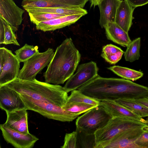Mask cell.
I'll return each instance as SVG.
<instances>
[{
  "instance_id": "1",
  "label": "cell",
  "mask_w": 148,
  "mask_h": 148,
  "mask_svg": "<svg viewBox=\"0 0 148 148\" xmlns=\"http://www.w3.org/2000/svg\"><path fill=\"white\" fill-rule=\"evenodd\" d=\"M77 89L101 101L136 99L148 96V87L146 86L128 79L103 77L99 75Z\"/></svg>"
},
{
  "instance_id": "2",
  "label": "cell",
  "mask_w": 148,
  "mask_h": 148,
  "mask_svg": "<svg viewBox=\"0 0 148 148\" xmlns=\"http://www.w3.org/2000/svg\"><path fill=\"white\" fill-rule=\"evenodd\" d=\"M81 56L71 38H66L57 47L43 74L45 82L55 85L63 84L74 74Z\"/></svg>"
},
{
  "instance_id": "3",
  "label": "cell",
  "mask_w": 148,
  "mask_h": 148,
  "mask_svg": "<svg viewBox=\"0 0 148 148\" xmlns=\"http://www.w3.org/2000/svg\"><path fill=\"white\" fill-rule=\"evenodd\" d=\"M7 85L20 94L33 99L48 101L61 107L69 96L63 87L40 81L36 78L24 80L17 78Z\"/></svg>"
},
{
  "instance_id": "4",
  "label": "cell",
  "mask_w": 148,
  "mask_h": 148,
  "mask_svg": "<svg viewBox=\"0 0 148 148\" xmlns=\"http://www.w3.org/2000/svg\"><path fill=\"white\" fill-rule=\"evenodd\" d=\"M145 125L136 120L121 117L112 118L103 127L95 133L96 145L95 148L101 146L118 134L126 131L142 128Z\"/></svg>"
},
{
  "instance_id": "5",
  "label": "cell",
  "mask_w": 148,
  "mask_h": 148,
  "mask_svg": "<svg viewBox=\"0 0 148 148\" xmlns=\"http://www.w3.org/2000/svg\"><path fill=\"white\" fill-rule=\"evenodd\" d=\"M20 94L27 110L37 112L47 118L62 122H71L80 115L64 110L62 107L48 101L32 99L25 95Z\"/></svg>"
},
{
  "instance_id": "6",
  "label": "cell",
  "mask_w": 148,
  "mask_h": 148,
  "mask_svg": "<svg viewBox=\"0 0 148 148\" xmlns=\"http://www.w3.org/2000/svg\"><path fill=\"white\" fill-rule=\"evenodd\" d=\"M101 105L97 106L78 116L76 120V127L90 134H94L104 126L112 118Z\"/></svg>"
},
{
  "instance_id": "7",
  "label": "cell",
  "mask_w": 148,
  "mask_h": 148,
  "mask_svg": "<svg viewBox=\"0 0 148 148\" xmlns=\"http://www.w3.org/2000/svg\"><path fill=\"white\" fill-rule=\"evenodd\" d=\"M54 53V50L50 48L44 52H38L23 62V66L20 70L17 78L24 80L35 79L36 75L48 66Z\"/></svg>"
},
{
  "instance_id": "8",
  "label": "cell",
  "mask_w": 148,
  "mask_h": 148,
  "mask_svg": "<svg viewBox=\"0 0 148 148\" xmlns=\"http://www.w3.org/2000/svg\"><path fill=\"white\" fill-rule=\"evenodd\" d=\"M20 62L12 51L4 47L0 48V86L18 78Z\"/></svg>"
},
{
  "instance_id": "9",
  "label": "cell",
  "mask_w": 148,
  "mask_h": 148,
  "mask_svg": "<svg viewBox=\"0 0 148 148\" xmlns=\"http://www.w3.org/2000/svg\"><path fill=\"white\" fill-rule=\"evenodd\" d=\"M98 70L94 62L81 64L78 66L75 73L67 81L63 87L68 93L77 89L99 75Z\"/></svg>"
},
{
  "instance_id": "10",
  "label": "cell",
  "mask_w": 148,
  "mask_h": 148,
  "mask_svg": "<svg viewBox=\"0 0 148 148\" xmlns=\"http://www.w3.org/2000/svg\"><path fill=\"white\" fill-rule=\"evenodd\" d=\"M0 128L4 139L16 148H31L39 139L30 133L24 134L12 129L4 124Z\"/></svg>"
},
{
  "instance_id": "11",
  "label": "cell",
  "mask_w": 148,
  "mask_h": 148,
  "mask_svg": "<svg viewBox=\"0 0 148 148\" xmlns=\"http://www.w3.org/2000/svg\"><path fill=\"white\" fill-rule=\"evenodd\" d=\"M24 12L13 0H0V18L10 26L14 32L21 25Z\"/></svg>"
},
{
  "instance_id": "12",
  "label": "cell",
  "mask_w": 148,
  "mask_h": 148,
  "mask_svg": "<svg viewBox=\"0 0 148 148\" xmlns=\"http://www.w3.org/2000/svg\"><path fill=\"white\" fill-rule=\"evenodd\" d=\"M0 107L5 112L26 109L20 94L7 85L0 86Z\"/></svg>"
},
{
  "instance_id": "13",
  "label": "cell",
  "mask_w": 148,
  "mask_h": 148,
  "mask_svg": "<svg viewBox=\"0 0 148 148\" xmlns=\"http://www.w3.org/2000/svg\"><path fill=\"white\" fill-rule=\"evenodd\" d=\"M142 128L122 132L102 145L100 148H138L135 141L143 132Z\"/></svg>"
},
{
  "instance_id": "14",
  "label": "cell",
  "mask_w": 148,
  "mask_h": 148,
  "mask_svg": "<svg viewBox=\"0 0 148 148\" xmlns=\"http://www.w3.org/2000/svg\"><path fill=\"white\" fill-rule=\"evenodd\" d=\"M89 0H23L21 5L25 10L34 8H83Z\"/></svg>"
},
{
  "instance_id": "15",
  "label": "cell",
  "mask_w": 148,
  "mask_h": 148,
  "mask_svg": "<svg viewBox=\"0 0 148 148\" xmlns=\"http://www.w3.org/2000/svg\"><path fill=\"white\" fill-rule=\"evenodd\" d=\"M101 104L109 114L113 117H121L133 119L144 124L145 120L115 101L104 100Z\"/></svg>"
},
{
  "instance_id": "16",
  "label": "cell",
  "mask_w": 148,
  "mask_h": 148,
  "mask_svg": "<svg viewBox=\"0 0 148 148\" xmlns=\"http://www.w3.org/2000/svg\"><path fill=\"white\" fill-rule=\"evenodd\" d=\"M27 110L25 108L11 112H6L7 119L4 124L24 134L29 133Z\"/></svg>"
},
{
  "instance_id": "17",
  "label": "cell",
  "mask_w": 148,
  "mask_h": 148,
  "mask_svg": "<svg viewBox=\"0 0 148 148\" xmlns=\"http://www.w3.org/2000/svg\"><path fill=\"white\" fill-rule=\"evenodd\" d=\"M84 15L83 14L65 15L40 23L36 25V28L44 32L54 31L75 23Z\"/></svg>"
},
{
  "instance_id": "18",
  "label": "cell",
  "mask_w": 148,
  "mask_h": 148,
  "mask_svg": "<svg viewBox=\"0 0 148 148\" xmlns=\"http://www.w3.org/2000/svg\"><path fill=\"white\" fill-rule=\"evenodd\" d=\"M122 0H103L98 5L100 14L99 24L102 28L108 22L115 23L116 13Z\"/></svg>"
},
{
  "instance_id": "19",
  "label": "cell",
  "mask_w": 148,
  "mask_h": 148,
  "mask_svg": "<svg viewBox=\"0 0 148 148\" xmlns=\"http://www.w3.org/2000/svg\"><path fill=\"white\" fill-rule=\"evenodd\" d=\"M135 8L125 0H122L116 13L115 23L128 33L132 24L133 13Z\"/></svg>"
},
{
  "instance_id": "20",
  "label": "cell",
  "mask_w": 148,
  "mask_h": 148,
  "mask_svg": "<svg viewBox=\"0 0 148 148\" xmlns=\"http://www.w3.org/2000/svg\"><path fill=\"white\" fill-rule=\"evenodd\" d=\"M107 38L121 46L125 47L131 42L128 33L115 23L108 22L104 27Z\"/></svg>"
},
{
  "instance_id": "21",
  "label": "cell",
  "mask_w": 148,
  "mask_h": 148,
  "mask_svg": "<svg viewBox=\"0 0 148 148\" xmlns=\"http://www.w3.org/2000/svg\"><path fill=\"white\" fill-rule=\"evenodd\" d=\"M29 14L48 13L64 15L83 14L88 13L86 10L81 8H63L58 7L34 8L26 10Z\"/></svg>"
},
{
  "instance_id": "22",
  "label": "cell",
  "mask_w": 148,
  "mask_h": 148,
  "mask_svg": "<svg viewBox=\"0 0 148 148\" xmlns=\"http://www.w3.org/2000/svg\"><path fill=\"white\" fill-rule=\"evenodd\" d=\"M108 69L120 77L132 81L140 79L143 75L141 71L119 66H112L108 68Z\"/></svg>"
},
{
  "instance_id": "23",
  "label": "cell",
  "mask_w": 148,
  "mask_h": 148,
  "mask_svg": "<svg viewBox=\"0 0 148 148\" xmlns=\"http://www.w3.org/2000/svg\"><path fill=\"white\" fill-rule=\"evenodd\" d=\"M115 101L141 117H148V108L136 102L135 99H121Z\"/></svg>"
},
{
  "instance_id": "24",
  "label": "cell",
  "mask_w": 148,
  "mask_h": 148,
  "mask_svg": "<svg viewBox=\"0 0 148 148\" xmlns=\"http://www.w3.org/2000/svg\"><path fill=\"white\" fill-rule=\"evenodd\" d=\"M84 103L96 106L101 105V101L85 95L78 89L71 91L65 103Z\"/></svg>"
},
{
  "instance_id": "25",
  "label": "cell",
  "mask_w": 148,
  "mask_h": 148,
  "mask_svg": "<svg viewBox=\"0 0 148 148\" xmlns=\"http://www.w3.org/2000/svg\"><path fill=\"white\" fill-rule=\"evenodd\" d=\"M76 131L77 133V148H95L96 143L95 134H88L77 127Z\"/></svg>"
},
{
  "instance_id": "26",
  "label": "cell",
  "mask_w": 148,
  "mask_h": 148,
  "mask_svg": "<svg viewBox=\"0 0 148 148\" xmlns=\"http://www.w3.org/2000/svg\"><path fill=\"white\" fill-rule=\"evenodd\" d=\"M140 41V38H138L131 41L127 46L126 50L124 53L125 58L126 61L132 62L139 59Z\"/></svg>"
},
{
  "instance_id": "27",
  "label": "cell",
  "mask_w": 148,
  "mask_h": 148,
  "mask_svg": "<svg viewBox=\"0 0 148 148\" xmlns=\"http://www.w3.org/2000/svg\"><path fill=\"white\" fill-rule=\"evenodd\" d=\"M38 47L25 44L22 47L16 50L15 53L17 58L21 62H24L30 58L38 52Z\"/></svg>"
},
{
  "instance_id": "28",
  "label": "cell",
  "mask_w": 148,
  "mask_h": 148,
  "mask_svg": "<svg viewBox=\"0 0 148 148\" xmlns=\"http://www.w3.org/2000/svg\"><path fill=\"white\" fill-rule=\"evenodd\" d=\"M97 106L84 103H65L62 108L67 111L80 115Z\"/></svg>"
},
{
  "instance_id": "29",
  "label": "cell",
  "mask_w": 148,
  "mask_h": 148,
  "mask_svg": "<svg viewBox=\"0 0 148 148\" xmlns=\"http://www.w3.org/2000/svg\"><path fill=\"white\" fill-rule=\"evenodd\" d=\"M31 21L36 25L40 23L65 15L48 13L29 14Z\"/></svg>"
},
{
  "instance_id": "30",
  "label": "cell",
  "mask_w": 148,
  "mask_h": 148,
  "mask_svg": "<svg viewBox=\"0 0 148 148\" xmlns=\"http://www.w3.org/2000/svg\"><path fill=\"white\" fill-rule=\"evenodd\" d=\"M2 20L3 22L4 28L3 44L5 45L13 44L19 46L20 45L17 40L14 32L10 26Z\"/></svg>"
},
{
  "instance_id": "31",
  "label": "cell",
  "mask_w": 148,
  "mask_h": 148,
  "mask_svg": "<svg viewBox=\"0 0 148 148\" xmlns=\"http://www.w3.org/2000/svg\"><path fill=\"white\" fill-rule=\"evenodd\" d=\"M77 133L75 131L71 133H66L64 144L61 148H77Z\"/></svg>"
},
{
  "instance_id": "32",
  "label": "cell",
  "mask_w": 148,
  "mask_h": 148,
  "mask_svg": "<svg viewBox=\"0 0 148 148\" xmlns=\"http://www.w3.org/2000/svg\"><path fill=\"white\" fill-rule=\"evenodd\" d=\"M124 53L122 50L109 55H106L101 54V56L106 62L110 64H115L121 59Z\"/></svg>"
},
{
  "instance_id": "33",
  "label": "cell",
  "mask_w": 148,
  "mask_h": 148,
  "mask_svg": "<svg viewBox=\"0 0 148 148\" xmlns=\"http://www.w3.org/2000/svg\"><path fill=\"white\" fill-rule=\"evenodd\" d=\"M138 148H148V132L144 131L135 141Z\"/></svg>"
},
{
  "instance_id": "34",
  "label": "cell",
  "mask_w": 148,
  "mask_h": 148,
  "mask_svg": "<svg viewBox=\"0 0 148 148\" xmlns=\"http://www.w3.org/2000/svg\"><path fill=\"white\" fill-rule=\"evenodd\" d=\"M122 51L121 49L112 44H108L104 46L102 48V54L109 55L115 53Z\"/></svg>"
},
{
  "instance_id": "35",
  "label": "cell",
  "mask_w": 148,
  "mask_h": 148,
  "mask_svg": "<svg viewBox=\"0 0 148 148\" xmlns=\"http://www.w3.org/2000/svg\"><path fill=\"white\" fill-rule=\"evenodd\" d=\"M134 8L142 6L148 3V0H125Z\"/></svg>"
},
{
  "instance_id": "36",
  "label": "cell",
  "mask_w": 148,
  "mask_h": 148,
  "mask_svg": "<svg viewBox=\"0 0 148 148\" xmlns=\"http://www.w3.org/2000/svg\"><path fill=\"white\" fill-rule=\"evenodd\" d=\"M0 44H3L4 36V28L3 22L0 18Z\"/></svg>"
},
{
  "instance_id": "37",
  "label": "cell",
  "mask_w": 148,
  "mask_h": 148,
  "mask_svg": "<svg viewBox=\"0 0 148 148\" xmlns=\"http://www.w3.org/2000/svg\"><path fill=\"white\" fill-rule=\"evenodd\" d=\"M135 100L137 103L148 108V96L135 99Z\"/></svg>"
},
{
  "instance_id": "38",
  "label": "cell",
  "mask_w": 148,
  "mask_h": 148,
  "mask_svg": "<svg viewBox=\"0 0 148 148\" xmlns=\"http://www.w3.org/2000/svg\"><path fill=\"white\" fill-rule=\"evenodd\" d=\"M91 4L90 7L94 6L95 7L96 6L98 5L103 0H89Z\"/></svg>"
},
{
  "instance_id": "39",
  "label": "cell",
  "mask_w": 148,
  "mask_h": 148,
  "mask_svg": "<svg viewBox=\"0 0 148 148\" xmlns=\"http://www.w3.org/2000/svg\"><path fill=\"white\" fill-rule=\"evenodd\" d=\"M142 128L144 131L148 132V126L145 125Z\"/></svg>"
},
{
  "instance_id": "40",
  "label": "cell",
  "mask_w": 148,
  "mask_h": 148,
  "mask_svg": "<svg viewBox=\"0 0 148 148\" xmlns=\"http://www.w3.org/2000/svg\"><path fill=\"white\" fill-rule=\"evenodd\" d=\"M146 122L145 123V125L148 126V117H147V118L146 119Z\"/></svg>"
}]
</instances>
